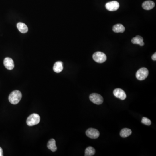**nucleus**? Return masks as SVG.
Instances as JSON below:
<instances>
[{
	"label": "nucleus",
	"mask_w": 156,
	"mask_h": 156,
	"mask_svg": "<svg viewBox=\"0 0 156 156\" xmlns=\"http://www.w3.org/2000/svg\"><path fill=\"white\" fill-rule=\"evenodd\" d=\"M132 131L131 129L128 128H124L122 129L121 131L120 132V136L122 137L125 138V137H128L129 136L131 135Z\"/></svg>",
	"instance_id": "dca6fc26"
},
{
	"label": "nucleus",
	"mask_w": 156,
	"mask_h": 156,
	"mask_svg": "<svg viewBox=\"0 0 156 156\" xmlns=\"http://www.w3.org/2000/svg\"><path fill=\"white\" fill-rule=\"evenodd\" d=\"M47 147L48 149L51 150L52 152H55L57 150L56 141L54 139H51L47 143Z\"/></svg>",
	"instance_id": "ddd939ff"
},
{
	"label": "nucleus",
	"mask_w": 156,
	"mask_h": 156,
	"mask_svg": "<svg viewBox=\"0 0 156 156\" xmlns=\"http://www.w3.org/2000/svg\"><path fill=\"white\" fill-rule=\"evenodd\" d=\"M92 57L95 62L99 63H103L107 60L106 54L101 52H97L94 53Z\"/></svg>",
	"instance_id": "7ed1b4c3"
},
{
	"label": "nucleus",
	"mask_w": 156,
	"mask_h": 156,
	"mask_svg": "<svg viewBox=\"0 0 156 156\" xmlns=\"http://www.w3.org/2000/svg\"><path fill=\"white\" fill-rule=\"evenodd\" d=\"M3 155V150L2 148L0 147V156H2Z\"/></svg>",
	"instance_id": "aec40b11"
},
{
	"label": "nucleus",
	"mask_w": 156,
	"mask_h": 156,
	"mask_svg": "<svg viewBox=\"0 0 156 156\" xmlns=\"http://www.w3.org/2000/svg\"><path fill=\"white\" fill-rule=\"evenodd\" d=\"M120 7L119 3L117 1H112L106 4V7L108 11H117Z\"/></svg>",
	"instance_id": "0eeeda50"
},
{
	"label": "nucleus",
	"mask_w": 156,
	"mask_h": 156,
	"mask_svg": "<svg viewBox=\"0 0 156 156\" xmlns=\"http://www.w3.org/2000/svg\"><path fill=\"white\" fill-rule=\"evenodd\" d=\"M4 65L6 68L8 70H12L15 67L13 60L9 57L5 58L4 60Z\"/></svg>",
	"instance_id": "1a4fd4ad"
},
{
	"label": "nucleus",
	"mask_w": 156,
	"mask_h": 156,
	"mask_svg": "<svg viewBox=\"0 0 156 156\" xmlns=\"http://www.w3.org/2000/svg\"><path fill=\"white\" fill-rule=\"evenodd\" d=\"M112 30L115 33H123L125 29V27L121 24H117L113 26Z\"/></svg>",
	"instance_id": "2eb2a0df"
},
{
	"label": "nucleus",
	"mask_w": 156,
	"mask_h": 156,
	"mask_svg": "<svg viewBox=\"0 0 156 156\" xmlns=\"http://www.w3.org/2000/svg\"><path fill=\"white\" fill-rule=\"evenodd\" d=\"M152 59L153 60L156 61V53L155 52L152 56Z\"/></svg>",
	"instance_id": "6ab92c4d"
},
{
	"label": "nucleus",
	"mask_w": 156,
	"mask_h": 156,
	"mask_svg": "<svg viewBox=\"0 0 156 156\" xmlns=\"http://www.w3.org/2000/svg\"><path fill=\"white\" fill-rule=\"evenodd\" d=\"M53 69L54 71L56 73L61 72L63 69V63L61 61L57 62L54 64Z\"/></svg>",
	"instance_id": "9b49d317"
},
{
	"label": "nucleus",
	"mask_w": 156,
	"mask_h": 156,
	"mask_svg": "<svg viewBox=\"0 0 156 156\" xmlns=\"http://www.w3.org/2000/svg\"><path fill=\"white\" fill-rule=\"evenodd\" d=\"M90 99L92 102L96 105H101L103 102V97L97 93H92L90 96Z\"/></svg>",
	"instance_id": "39448f33"
},
{
	"label": "nucleus",
	"mask_w": 156,
	"mask_h": 156,
	"mask_svg": "<svg viewBox=\"0 0 156 156\" xmlns=\"http://www.w3.org/2000/svg\"><path fill=\"white\" fill-rule=\"evenodd\" d=\"M40 117L37 114L33 113L30 115L27 120V124L29 126L35 125L40 123Z\"/></svg>",
	"instance_id": "f03ea898"
},
{
	"label": "nucleus",
	"mask_w": 156,
	"mask_h": 156,
	"mask_svg": "<svg viewBox=\"0 0 156 156\" xmlns=\"http://www.w3.org/2000/svg\"><path fill=\"white\" fill-rule=\"evenodd\" d=\"M155 6L154 2L151 1H147L143 2L142 4V7L146 10H150L153 9Z\"/></svg>",
	"instance_id": "f8f14e48"
},
{
	"label": "nucleus",
	"mask_w": 156,
	"mask_h": 156,
	"mask_svg": "<svg viewBox=\"0 0 156 156\" xmlns=\"http://www.w3.org/2000/svg\"><path fill=\"white\" fill-rule=\"evenodd\" d=\"M114 96L121 100H125L126 98V94L123 90L121 88H116L113 91Z\"/></svg>",
	"instance_id": "6e6552de"
},
{
	"label": "nucleus",
	"mask_w": 156,
	"mask_h": 156,
	"mask_svg": "<svg viewBox=\"0 0 156 156\" xmlns=\"http://www.w3.org/2000/svg\"><path fill=\"white\" fill-rule=\"evenodd\" d=\"M148 73L149 72H148V70L147 68L143 67L139 69L137 72L136 76L137 80L141 81L143 80H145L147 77L148 76Z\"/></svg>",
	"instance_id": "20e7f679"
},
{
	"label": "nucleus",
	"mask_w": 156,
	"mask_h": 156,
	"mask_svg": "<svg viewBox=\"0 0 156 156\" xmlns=\"http://www.w3.org/2000/svg\"><path fill=\"white\" fill-rule=\"evenodd\" d=\"M22 94L21 92L15 90L11 92L9 96V102L13 105H16L19 103L22 98Z\"/></svg>",
	"instance_id": "f257e3e1"
},
{
	"label": "nucleus",
	"mask_w": 156,
	"mask_h": 156,
	"mask_svg": "<svg viewBox=\"0 0 156 156\" xmlns=\"http://www.w3.org/2000/svg\"><path fill=\"white\" fill-rule=\"evenodd\" d=\"M143 38L139 35H137L135 37L132 38L131 40L132 43L135 44H138L141 46H143L144 45L143 41Z\"/></svg>",
	"instance_id": "9d476101"
},
{
	"label": "nucleus",
	"mask_w": 156,
	"mask_h": 156,
	"mask_svg": "<svg viewBox=\"0 0 156 156\" xmlns=\"http://www.w3.org/2000/svg\"><path fill=\"white\" fill-rule=\"evenodd\" d=\"M96 153L95 149L92 147H88L85 150V156H92L95 154Z\"/></svg>",
	"instance_id": "f3484780"
},
{
	"label": "nucleus",
	"mask_w": 156,
	"mask_h": 156,
	"mask_svg": "<svg viewBox=\"0 0 156 156\" xmlns=\"http://www.w3.org/2000/svg\"><path fill=\"white\" fill-rule=\"evenodd\" d=\"M86 135L87 136L92 139H96L99 137L100 133L97 129L90 128L87 130Z\"/></svg>",
	"instance_id": "423d86ee"
},
{
	"label": "nucleus",
	"mask_w": 156,
	"mask_h": 156,
	"mask_svg": "<svg viewBox=\"0 0 156 156\" xmlns=\"http://www.w3.org/2000/svg\"><path fill=\"white\" fill-rule=\"evenodd\" d=\"M17 27L18 30L22 33H25L28 31V27L24 23L19 22L17 23Z\"/></svg>",
	"instance_id": "4468645a"
},
{
	"label": "nucleus",
	"mask_w": 156,
	"mask_h": 156,
	"mask_svg": "<svg viewBox=\"0 0 156 156\" xmlns=\"http://www.w3.org/2000/svg\"><path fill=\"white\" fill-rule=\"evenodd\" d=\"M141 122L143 124L147 126L151 125V120L145 117H143Z\"/></svg>",
	"instance_id": "a211bd4d"
}]
</instances>
